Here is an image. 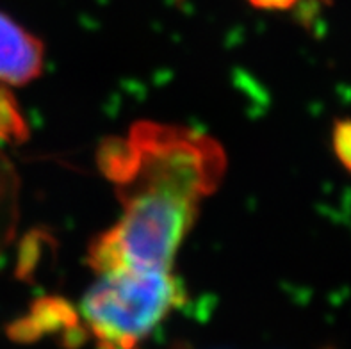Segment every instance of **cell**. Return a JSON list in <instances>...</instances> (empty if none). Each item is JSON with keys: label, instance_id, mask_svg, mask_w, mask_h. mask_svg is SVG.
I'll return each instance as SVG.
<instances>
[{"label": "cell", "instance_id": "obj_2", "mask_svg": "<svg viewBox=\"0 0 351 349\" xmlns=\"http://www.w3.org/2000/svg\"><path fill=\"white\" fill-rule=\"evenodd\" d=\"M184 301L186 289L171 271L123 269L98 274L79 314L97 349H141Z\"/></svg>", "mask_w": 351, "mask_h": 349}, {"label": "cell", "instance_id": "obj_7", "mask_svg": "<svg viewBox=\"0 0 351 349\" xmlns=\"http://www.w3.org/2000/svg\"><path fill=\"white\" fill-rule=\"evenodd\" d=\"M29 128L8 86L0 84V141L23 143Z\"/></svg>", "mask_w": 351, "mask_h": 349}, {"label": "cell", "instance_id": "obj_1", "mask_svg": "<svg viewBox=\"0 0 351 349\" xmlns=\"http://www.w3.org/2000/svg\"><path fill=\"white\" fill-rule=\"evenodd\" d=\"M97 166L120 202L165 198L200 207L221 186L227 155L207 134L141 119L127 136L107 137L100 143Z\"/></svg>", "mask_w": 351, "mask_h": 349}, {"label": "cell", "instance_id": "obj_3", "mask_svg": "<svg viewBox=\"0 0 351 349\" xmlns=\"http://www.w3.org/2000/svg\"><path fill=\"white\" fill-rule=\"evenodd\" d=\"M121 208L120 219L89 244V267L98 274L123 269L171 271L200 207L173 200L132 198L121 202Z\"/></svg>", "mask_w": 351, "mask_h": 349}, {"label": "cell", "instance_id": "obj_5", "mask_svg": "<svg viewBox=\"0 0 351 349\" xmlns=\"http://www.w3.org/2000/svg\"><path fill=\"white\" fill-rule=\"evenodd\" d=\"M27 319L40 339L52 333H58L61 339L62 335H66L68 332L82 324L79 310H75V306H71L66 300L56 296L41 298L36 301Z\"/></svg>", "mask_w": 351, "mask_h": 349}, {"label": "cell", "instance_id": "obj_8", "mask_svg": "<svg viewBox=\"0 0 351 349\" xmlns=\"http://www.w3.org/2000/svg\"><path fill=\"white\" fill-rule=\"evenodd\" d=\"M332 148L344 169L351 173V118L337 119L332 128Z\"/></svg>", "mask_w": 351, "mask_h": 349}, {"label": "cell", "instance_id": "obj_9", "mask_svg": "<svg viewBox=\"0 0 351 349\" xmlns=\"http://www.w3.org/2000/svg\"><path fill=\"white\" fill-rule=\"evenodd\" d=\"M250 4L264 11H287L298 4V0H248Z\"/></svg>", "mask_w": 351, "mask_h": 349}, {"label": "cell", "instance_id": "obj_4", "mask_svg": "<svg viewBox=\"0 0 351 349\" xmlns=\"http://www.w3.org/2000/svg\"><path fill=\"white\" fill-rule=\"evenodd\" d=\"M43 64V41L0 11V84H29L41 75Z\"/></svg>", "mask_w": 351, "mask_h": 349}, {"label": "cell", "instance_id": "obj_6", "mask_svg": "<svg viewBox=\"0 0 351 349\" xmlns=\"http://www.w3.org/2000/svg\"><path fill=\"white\" fill-rule=\"evenodd\" d=\"M18 219V180L13 166L0 152V252L14 232Z\"/></svg>", "mask_w": 351, "mask_h": 349}]
</instances>
